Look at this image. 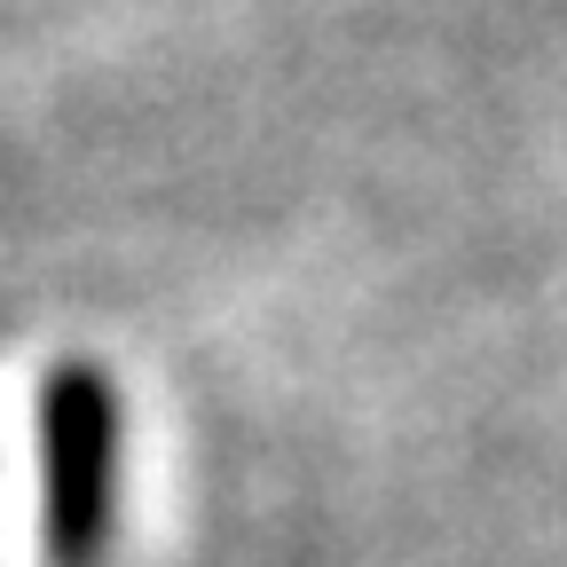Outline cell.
<instances>
[{
    "label": "cell",
    "instance_id": "cell-1",
    "mask_svg": "<svg viewBox=\"0 0 567 567\" xmlns=\"http://www.w3.org/2000/svg\"><path fill=\"white\" fill-rule=\"evenodd\" d=\"M126 394L103 363L63 354L40 379V551L48 567H103L118 536Z\"/></svg>",
    "mask_w": 567,
    "mask_h": 567
}]
</instances>
